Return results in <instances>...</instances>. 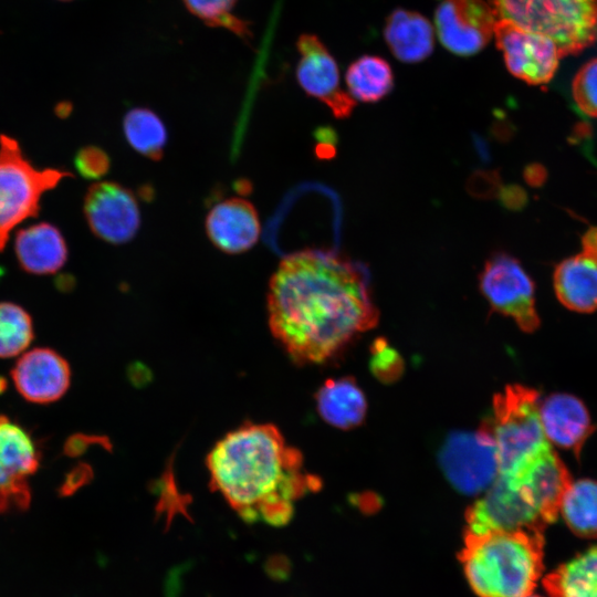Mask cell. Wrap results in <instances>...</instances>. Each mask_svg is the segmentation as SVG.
I'll list each match as a JSON object with an SVG mask.
<instances>
[{
	"label": "cell",
	"mask_w": 597,
	"mask_h": 597,
	"mask_svg": "<svg viewBox=\"0 0 597 597\" xmlns=\"http://www.w3.org/2000/svg\"><path fill=\"white\" fill-rule=\"evenodd\" d=\"M266 298L272 335L300 364L326 362L379 316L363 268L318 250L285 256Z\"/></svg>",
	"instance_id": "6da1fadb"
},
{
	"label": "cell",
	"mask_w": 597,
	"mask_h": 597,
	"mask_svg": "<svg viewBox=\"0 0 597 597\" xmlns=\"http://www.w3.org/2000/svg\"><path fill=\"white\" fill-rule=\"evenodd\" d=\"M210 483L247 523H289L295 503L321 486L302 453L270 423H244L223 436L206 460Z\"/></svg>",
	"instance_id": "7a4b0ae2"
},
{
	"label": "cell",
	"mask_w": 597,
	"mask_h": 597,
	"mask_svg": "<svg viewBox=\"0 0 597 597\" xmlns=\"http://www.w3.org/2000/svg\"><path fill=\"white\" fill-rule=\"evenodd\" d=\"M543 532L465 533L460 562L479 597H525L543 572Z\"/></svg>",
	"instance_id": "3957f363"
},
{
	"label": "cell",
	"mask_w": 597,
	"mask_h": 597,
	"mask_svg": "<svg viewBox=\"0 0 597 597\" xmlns=\"http://www.w3.org/2000/svg\"><path fill=\"white\" fill-rule=\"evenodd\" d=\"M538 392L510 385L493 400L492 417L481 427L492 439L501 475H513L552 450L538 412Z\"/></svg>",
	"instance_id": "277c9868"
},
{
	"label": "cell",
	"mask_w": 597,
	"mask_h": 597,
	"mask_svg": "<svg viewBox=\"0 0 597 597\" xmlns=\"http://www.w3.org/2000/svg\"><path fill=\"white\" fill-rule=\"evenodd\" d=\"M498 20L551 39L562 56L597 41V0H490Z\"/></svg>",
	"instance_id": "5b68a950"
},
{
	"label": "cell",
	"mask_w": 597,
	"mask_h": 597,
	"mask_svg": "<svg viewBox=\"0 0 597 597\" xmlns=\"http://www.w3.org/2000/svg\"><path fill=\"white\" fill-rule=\"evenodd\" d=\"M67 177L69 171L35 168L15 139L0 135V251L19 223L38 216L42 195Z\"/></svg>",
	"instance_id": "8992f818"
},
{
	"label": "cell",
	"mask_w": 597,
	"mask_h": 597,
	"mask_svg": "<svg viewBox=\"0 0 597 597\" xmlns=\"http://www.w3.org/2000/svg\"><path fill=\"white\" fill-rule=\"evenodd\" d=\"M479 286L491 307L532 333L540 326L534 282L514 256L498 252L490 256L479 275Z\"/></svg>",
	"instance_id": "52a82bcc"
},
{
	"label": "cell",
	"mask_w": 597,
	"mask_h": 597,
	"mask_svg": "<svg viewBox=\"0 0 597 597\" xmlns=\"http://www.w3.org/2000/svg\"><path fill=\"white\" fill-rule=\"evenodd\" d=\"M41 461V449L25 427L0 415V514L25 511L31 504L30 480Z\"/></svg>",
	"instance_id": "ba28073f"
},
{
	"label": "cell",
	"mask_w": 597,
	"mask_h": 597,
	"mask_svg": "<svg viewBox=\"0 0 597 597\" xmlns=\"http://www.w3.org/2000/svg\"><path fill=\"white\" fill-rule=\"evenodd\" d=\"M439 461L452 486L464 494L486 490L499 472L494 443L482 429L449 434L440 450Z\"/></svg>",
	"instance_id": "9c48e42d"
},
{
	"label": "cell",
	"mask_w": 597,
	"mask_h": 597,
	"mask_svg": "<svg viewBox=\"0 0 597 597\" xmlns=\"http://www.w3.org/2000/svg\"><path fill=\"white\" fill-rule=\"evenodd\" d=\"M493 35L513 76L531 85L553 78L563 56L551 39L506 20H496Z\"/></svg>",
	"instance_id": "30bf717a"
},
{
	"label": "cell",
	"mask_w": 597,
	"mask_h": 597,
	"mask_svg": "<svg viewBox=\"0 0 597 597\" xmlns=\"http://www.w3.org/2000/svg\"><path fill=\"white\" fill-rule=\"evenodd\" d=\"M83 210L91 231L112 244L130 241L140 227L134 193L114 181L93 184L84 197Z\"/></svg>",
	"instance_id": "8fae6325"
},
{
	"label": "cell",
	"mask_w": 597,
	"mask_h": 597,
	"mask_svg": "<svg viewBox=\"0 0 597 597\" xmlns=\"http://www.w3.org/2000/svg\"><path fill=\"white\" fill-rule=\"evenodd\" d=\"M465 533L528 530L547 526L534 507L503 476L496 475L485 494L465 514Z\"/></svg>",
	"instance_id": "7c38bea8"
},
{
	"label": "cell",
	"mask_w": 597,
	"mask_h": 597,
	"mask_svg": "<svg viewBox=\"0 0 597 597\" xmlns=\"http://www.w3.org/2000/svg\"><path fill=\"white\" fill-rule=\"evenodd\" d=\"M496 20L483 0H442L434 13L440 42L461 56L473 55L490 42Z\"/></svg>",
	"instance_id": "4fadbf2b"
},
{
	"label": "cell",
	"mask_w": 597,
	"mask_h": 597,
	"mask_svg": "<svg viewBox=\"0 0 597 597\" xmlns=\"http://www.w3.org/2000/svg\"><path fill=\"white\" fill-rule=\"evenodd\" d=\"M300 60L296 64V81L310 96L323 102L335 117H348L356 103L341 86L337 63L321 39L303 33L296 41Z\"/></svg>",
	"instance_id": "5bb4252c"
},
{
	"label": "cell",
	"mask_w": 597,
	"mask_h": 597,
	"mask_svg": "<svg viewBox=\"0 0 597 597\" xmlns=\"http://www.w3.org/2000/svg\"><path fill=\"white\" fill-rule=\"evenodd\" d=\"M10 375L19 395L38 405L61 399L69 390L72 379L69 362L49 347H35L22 353Z\"/></svg>",
	"instance_id": "9a60e30c"
},
{
	"label": "cell",
	"mask_w": 597,
	"mask_h": 597,
	"mask_svg": "<svg viewBox=\"0 0 597 597\" xmlns=\"http://www.w3.org/2000/svg\"><path fill=\"white\" fill-rule=\"evenodd\" d=\"M501 476L523 495L546 525L556 520L563 496L573 482L554 449L520 472Z\"/></svg>",
	"instance_id": "2e32d148"
},
{
	"label": "cell",
	"mask_w": 597,
	"mask_h": 597,
	"mask_svg": "<svg viewBox=\"0 0 597 597\" xmlns=\"http://www.w3.org/2000/svg\"><path fill=\"white\" fill-rule=\"evenodd\" d=\"M205 227L212 244L228 254L250 250L261 232L256 209L250 201L238 197L214 205L206 217Z\"/></svg>",
	"instance_id": "e0dca14e"
},
{
	"label": "cell",
	"mask_w": 597,
	"mask_h": 597,
	"mask_svg": "<svg viewBox=\"0 0 597 597\" xmlns=\"http://www.w3.org/2000/svg\"><path fill=\"white\" fill-rule=\"evenodd\" d=\"M538 412L548 441L572 450L579 460L584 443L596 429L584 402L569 394H553L538 405Z\"/></svg>",
	"instance_id": "ac0fdd59"
},
{
	"label": "cell",
	"mask_w": 597,
	"mask_h": 597,
	"mask_svg": "<svg viewBox=\"0 0 597 597\" xmlns=\"http://www.w3.org/2000/svg\"><path fill=\"white\" fill-rule=\"evenodd\" d=\"M20 266L31 274H53L66 262L67 247L60 230L48 222L32 224L15 234Z\"/></svg>",
	"instance_id": "d6986e66"
},
{
	"label": "cell",
	"mask_w": 597,
	"mask_h": 597,
	"mask_svg": "<svg viewBox=\"0 0 597 597\" xmlns=\"http://www.w3.org/2000/svg\"><path fill=\"white\" fill-rule=\"evenodd\" d=\"M557 300L578 313L597 311V260L580 251L561 261L553 274Z\"/></svg>",
	"instance_id": "ffe728a7"
},
{
	"label": "cell",
	"mask_w": 597,
	"mask_h": 597,
	"mask_svg": "<svg viewBox=\"0 0 597 597\" xmlns=\"http://www.w3.org/2000/svg\"><path fill=\"white\" fill-rule=\"evenodd\" d=\"M384 38L392 55L404 63L423 61L434 46L431 23L411 10H394L386 19Z\"/></svg>",
	"instance_id": "44dd1931"
},
{
	"label": "cell",
	"mask_w": 597,
	"mask_h": 597,
	"mask_svg": "<svg viewBox=\"0 0 597 597\" xmlns=\"http://www.w3.org/2000/svg\"><path fill=\"white\" fill-rule=\"evenodd\" d=\"M316 406L328 425L341 429L359 425L367 409L363 390L350 378L326 380L317 391Z\"/></svg>",
	"instance_id": "7402d4cb"
},
{
	"label": "cell",
	"mask_w": 597,
	"mask_h": 597,
	"mask_svg": "<svg viewBox=\"0 0 597 597\" xmlns=\"http://www.w3.org/2000/svg\"><path fill=\"white\" fill-rule=\"evenodd\" d=\"M543 586L549 597H597V546L551 572Z\"/></svg>",
	"instance_id": "603a6c76"
},
{
	"label": "cell",
	"mask_w": 597,
	"mask_h": 597,
	"mask_svg": "<svg viewBox=\"0 0 597 597\" xmlns=\"http://www.w3.org/2000/svg\"><path fill=\"white\" fill-rule=\"evenodd\" d=\"M345 78L349 95L365 103L380 101L394 86L390 65L375 55H363L355 60L348 66Z\"/></svg>",
	"instance_id": "cb8c5ba5"
},
{
	"label": "cell",
	"mask_w": 597,
	"mask_h": 597,
	"mask_svg": "<svg viewBox=\"0 0 597 597\" xmlns=\"http://www.w3.org/2000/svg\"><path fill=\"white\" fill-rule=\"evenodd\" d=\"M559 512L577 536L597 537V481L580 479L572 482L563 496Z\"/></svg>",
	"instance_id": "d4e9b609"
},
{
	"label": "cell",
	"mask_w": 597,
	"mask_h": 597,
	"mask_svg": "<svg viewBox=\"0 0 597 597\" xmlns=\"http://www.w3.org/2000/svg\"><path fill=\"white\" fill-rule=\"evenodd\" d=\"M124 135L134 150L160 160L167 143V129L160 117L147 107L129 109L123 121Z\"/></svg>",
	"instance_id": "484cf974"
},
{
	"label": "cell",
	"mask_w": 597,
	"mask_h": 597,
	"mask_svg": "<svg viewBox=\"0 0 597 597\" xmlns=\"http://www.w3.org/2000/svg\"><path fill=\"white\" fill-rule=\"evenodd\" d=\"M34 338L30 314L12 302H0V358L20 356Z\"/></svg>",
	"instance_id": "4316f807"
},
{
	"label": "cell",
	"mask_w": 597,
	"mask_h": 597,
	"mask_svg": "<svg viewBox=\"0 0 597 597\" xmlns=\"http://www.w3.org/2000/svg\"><path fill=\"white\" fill-rule=\"evenodd\" d=\"M186 9L211 28H223L249 41L252 39L250 22L235 15L232 10L238 0H182Z\"/></svg>",
	"instance_id": "83f0119b"
},
{
	"label": "cell",
	"mask_w": 597,
	"mask_h": 597,
	"mask_svg": "<svg viewBox=\"0 0 597 597\" xmlns=\"http://www.w3.org/2000/svg\"><path fill=\"white\" fill-rule=\"evenodd\" d=\"M572 95L584 115L597 118V57L578 70L572 83Z\"/></svg>",
	"instance_id": "f1b7e54d"
},
{
	"label": "cell",
	"mask_w": 597,
	"mask_h": 597,
	"mask_svg": "<svg viewBox=\"0 0 597 597\" xmlns=\"http://www.w3.org/2000/svg\"><path fill=\"white\" fill-rule=\"evenodd\" d=\"M74 165L82 177L98 179L108 172L111 160L107 153L102 148L85 146L76 153Z\"/></svg>",
	"instance_id": "f546056e"
},
{
	"label": "cell",
	"mask_w": 597,
	"mask_h": 597,
	"mask_svg": "<svg viewBox=\"0 0 597 597\" xmlns=\"http://www.w3.org/2000/svg\"><path fill=\"white\" fill-rule=\"evenodd\" d=\"M371 368L380 379H392L401 371V360L398 354L383 339L374 344Z\"/></svg>",
	"instance_id": "4dcf8cb0"
},
{
	"label": "cell",
	"mask_w": 597,
	"mask_h": 597,
	"mask_svg": "<svg viewBox=\"0 0 597 597\" xmlns=\"http://www.w3.org/2000/svg\"><path fill=\"white\" fill-rule=\"evenodd\" d=\"M88 476V468L85 467H76L72 471H70L64 482L62 483L60 494L62 495H70L74 491H76L86 480Z\"/></svg>",
	"instance_id": "1f68e13d"
},
{
	"label": "cell",
	"mask_w": 597,
	"mask_h": 597,
	"mask_svg": "<svg viewBox=\"0 0 597 597\" xmlns=\"http://www.w3.org/2000/svg\"><path fill=\"white\" fill-rule=\"evenodd\" d=\"M582 251L597 260V227H591L584 233Z\"/></svg>",
	"instance_id": "d6a6232c"
},
{
	"label": "cell",
	"mask_w": 597,
	"mask_h": 597,
	"mask_svg": "<svg viewBox=\"0 0 597 597\" xmlns=\"http://www.w3.org/2000/svg\"><path fill=\"white\" fill-rule=\"evenodd\" d=\"M7 388V380L0 377V394H2Z\"/></svg>",
	"instance_id": "836d02e7"
},
{
	"label": "cell",
	"mask_w": 597,
	"mask_h": 597,
	"mask_svg": "<svg viewBox=\"0 0 597 597\" xmlns=\"http://www.w3.org/2000/svg\"><path fill=\"white\" fill-rule=\"evenodd\" d=\"M525 597H541V596H537V595H531V594H530V595H527V596H525Z\"/></svg>",
	"instance_id": "e575fe53"
},
{
	"label": "cell",
	"mask_w": 597,
	"mask_h": 597,
	"mask_svg": "<svg viewBox=\"0 0 597 597\" xmlns=\"http://www.w3.org/2000/svg\"><path fill=\"white\" fill-rule=\"evenodd\" d=\"M59 1H72V0H59Z\"/></svg>",
	"instance_id": "d590c367"
}]
</instances>
